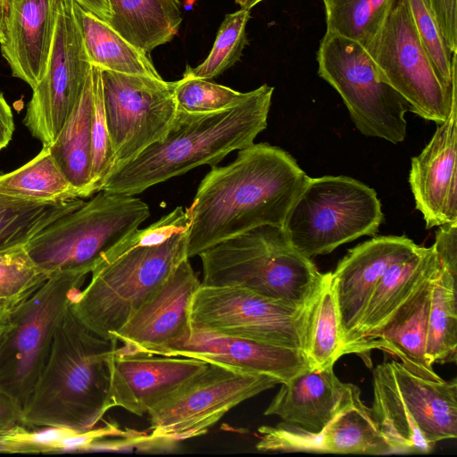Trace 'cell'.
<instances>
[{
	"mask_svg": "<svg viewBox=\"0 0 457 457\" xmlns=\"http://www.w3.org/2000/svg\"><path fill=\"white\" fill-rule=\"evenodd\" d=\"M212 168L186 209L188 258L257 227H282L310 179L293 156L267 143H253L231 163Z\"/></svg>",
	"mask_w": 457,
	"mask_h": 457,
	"instance_id": "obj_1",
	"label": "cell"
},
{
	"mask_svg": "<svg viewBox=\"0 0 457 457\" xmlns=\"http://www.w3.org/2000/svg\"><path fill=\"white\" fill-rule=\"evenodd\" d=\"M188 224L186 209L178 206L121 240L92 269L71 303L74 315L98 336L115 339L112 334L188 258Z\"/></svg>",
	"mask_w": 457,
	"mask_h": 457,
	"instance_id": "obj_2",
	"label": "cell"
},
{
	"mask_svg": "<svg viewBox=\"0 0 457 457\" xmlns=\"http://www.w3.org/2000/svg\"><path fill=\"white\" fill-rule=\"evenodd\" d=\"M273 91L263 84L237 104L212 112L178 110L166 136L115 167L99 191L135 195L198 166H215L229 153L253 144L266 129Z\"/></svg>",
	"mask_w": 457,
	"mask_h": 457,
	"instance_id": "obj_3",
	"label": "cell"
},
{
	"mask_svg": "<svg viewBox=\"0 0 457 457\" xmlns=\"http://www.w3.org/2000/svg\"><path fill=\"white\" fill-rule=\"evenodd\" d=\"M117 345L86 327L70 304L22 408L25 426L94 428L112 408L109 359Z\"/></svg>",
	"mask_w": 457,
	"mask_h": 457,
	"instance_id": "obj_4",
	"label": "cell"
},
{
	"mask_svg": "<svg viewBox=\"0 0 457 457\" xmlns=\"http://www.w3.org/2000/svg\"><path fill=\"white\" fill-rule=\"evenodd\" d=\"M199 256L201 285L240 287L297 307L311 303L323 278L311 258L293 246L281 226L257 227Z\"/></svg>",
	"mask_w": 457,
	"mask_h": 457,
	"instance_id": "obj_5",
	"label": "cell"
},
{
	"mask_svg": "<svg viewBox=\"0 0 457 457\" xmlns=\"http://www.w3.org/2000/svg\"><path fill=\"white\" fill-rule=\"evenodd\" d=\"M371 416L393 453H428L457 437V379L420 378L391 361L373 370Z\"/></svg>",
	"mask_w": 457,
	"mask_h": 457,
	"instance_id": "obj_6",
	"label": "cell"
},
{
	"mask_svg": "<svg viewBox=\"0 0 457 457\" xmlns=\"http://www.w3.org/2000/svg\"><path fill=\"white\" fill-rule=\"evenodd\" d=\"M149 215L148 205L138 197L101 190L81 207L42 229L24 249L49 278L64 271L88 274Z\"/></svg>",
	"mask_w": 457,
	"mask_h": 457,
	"instance_id": "obj_7",
	"label": "cell"
},
{
	"mask_svg": "<svg viewBox=\"0 0 457 457\" xmlns=\"http://www.w3.org/2000/svg\"><path fill=\"white\" fill-rule=\"evenodd\" d=\"M384 219L376 191L345 176L310 178L282 226L308 258L330 253L362 236H375Z\"/></svg>",
	"mask_w": 457,
	"mask_h": 457,
	"instance_id": "obj_8",
	"label": "cell"
},
{
	"mask_svg": "<svg viewBox=\"0 0 457 457\" xmlns=\"http://www.w3.org/2000/svg\"><path fill=\"white\" fill-rule=\"evenodd\" d=\"M87 273L51 276L4 320L0 332V390L21 408L46 361L57 328Z\"/></svg>",
	"mask_w": 457,
	"mask_h": 457,
	"instance_id": "obj_9",
	"label": "cell"
},
{
	"mask_svg": "<svg viewBox=\"0 0 457 457\" xmlns=\"http://www.w3.org/2000/svg\"><path fill=\"white\" fill-rule=\"evenodd\" d=\"M318 74L342 97L357 129L393 144L407 136L408 103L384 79L367 49L325 33L317 52Z\"/></svg>",
	"mask_w": 457,
	"mask_h": 457,
	"instance_id": "obj_10",
	"label": "cell"
},
{
	"mask_svg": "<svg viewBox=\"0 0 457 457\" xmlns=\"http://www.w3.org/2000/svg\"><path fill=\"white\" fill-rule=\"evenodd\" d=\"M278 384L269 375L209 363L148 411L147 438L161 445L199 436L229 410Z\"/></svg>",
	"mask_w": 457,
	"mask_h": 457,
	"instance_id": "obj_11",
	"label": "cell"
},
{
	"mask_svg": "<svg viewBox=\"0 0 457 457\" xmlns=\"http://www.w3.org/2000/svg\"><path fill=\"white\" fill-rule=\"evenodd\" d=\"M310 303L297 307L240 287L200 285L191 303L190 326L303 352Z\"/></svg>",
	"mask_w": 457,
	"mask_h": 457,
	"instance_id": "obj_12",
	"label": "cell"
},
{
	"mask_svg": "<svg viewBox=\"0 0 457 457\" xmlns=\"http://www.w3.org/2000/svg\"><path fill=\"white\" fill-rule=\"evenodd\" d=\"M384 79L408 103L410 112L444 122L456 91L448 93L439 81L419 38L407 0H394L374 39L365 47Z\"/></svg>",
	"mask_w": 457,
	"mask_h": 457,
	"instance_id": "obj_13",
	"label": "cell"
},
{
	"mask_svg": "<svg viewBox=\"0 0 457 457\" xmlns=\"http://www.w3.org/2000/svg\"><path fill=\"white\" fill-rule=\"evenodd\" d=\"M102 85L114 169L166 136L178 111L176 81L102 70Z\"/></svg>",
	"mask_w": 457,
	"mask_h": 457,
	"instance_id": "obj_14",
	"label": "cell"
},
{
	"mask_svg": "<svg viewBox=\"0 0 457 457\" xmlns=\"http://www.w3.org/2000/svg\"><path fill=\"white\" fill-rule=\"evenodd\" d=\"M90 69L75 0H61L47 69L32 89L23 120L43 145H50L56 138L80 96Z\"/></svg>",
	"mask_w": 457,
	"mask_h": 457,
	"instance_id": "obj_15",
	"label": "cell"
},
{
	"mask_svg": "<svg viewBox=\"0 0 457 457\" xmlns=\"http://www.w3.org/2000/svg\"><path fill=\"white\" fill-rule=\"evenodd\" d=\"M208 364L190 357L128 352L117 347L109 359L111 407L143 416Z\"/></svg>",
	"mask_w": 457,
	"mask_h": 457,
	"instance_id": "obj_16",
	"label": "cell"
},
{
	"mask_svg": "<svg viewBox=\"0 0 457 457\" xmlns=\"http://www.w3.org/2000/svg\"><path fill=\"white\" fill-rule=\"evenodd\" d=\"M201 285L184 259L112 337L128 352L154 353L191 331L192 300Z\"/></svg>",
	"mask_w": 457,
	"mask_h": 457,
	"instance_id": "obj_17",
	"label": "cell"
},
{
	"mask_svg": "<svg viewBox=\"0 0 457 457\" xmlns=\"http://www.w3.org/2000/svg\"><path fill=\"white\" fill-rule=\"evenodd\" d=\"M256 448L262 452L387 454L393 450L361 398L338 413L320 431L287 423L262 426Z\"/></svg>",
	"mask_w": 457,
	"mask_h": 457,
	"instance_id": "obj_18",
	"label": "cell"
},
{
	"mask_svg": "<svg viewBox=\"0 0 457 457\" xmlns=\"http://www.w3.org/2000/svg\"><path fill=\"white\" fill-rule=\"evenodd\" d=\"M418 248L406 236L375 237L350 249L330 272L343 346L357 328L370 295L385 272Z\"/></svg>",
	"mask_w": 457,
	"mask_h": 457,
	"instance_id": "obj_19",
	"label": "cell"
},
{
	"mask_svg": "<svg viewBox=\"0 0 457 457\" xmlns=\"http://www.w3.org/2000/svg\"><path fill=\"white\" fill-rule=\"evenodd\" d=\"M154 354L199 359L269 375L280 383L310 369L301 350L192 328L187 336L158 349Z\"/></svg>",
	"mask_w": 457,
	"mask_h": 457,
	"instance_id": "obj_20",
	"label": "cell"
},
{
	"mask_svg": "<svg viewBox=\"0 0 457 457\" xmlns=\"http://www.w3.org/2000/svg\"><path fill=\"white\" fill-rule=\"evenodd\" d=\"M457 101L429 143L411 158V190L426 228L457 222Z\"/></svg>",
	"mask_w": 457,
	"mask_h": 457,
	"instance_id": "obj_21",
	"label": "cell"
},
{
	"mask_svg": "<svg viewBox=\"0 0 457 457\" xmlns=\"http://www.w3.org/2000/svg\"><path fill=\"white\" fill-rule=\"evenodd\" d=\"M280 384L264 415L310 432L320 431L361 398L359 387L341 381L333 366L306 370Z\"/></svg>",
	"mask_w": 457,
	"mask_h": 457,
	"instance_id": "obj_22",
	"label": "cell"
},
{
	"mask_svg": "<svg viewBox=\"0 0 457 457\" xmlns=\"http://www.w3.org/2000/svg\"><path fill=\"white\" fill-rule=\"evenodd\" d=\"M61 0H12L4 25L3 57L12 75L32 89L50 59Z\"/></svg>",
	"mask_w": 457,
	"mask_h": 457,
	"instance_id": "obj_23",
	"label": "cell"
},
{
	"mask_svg": "<svg viewBox=\"0 0 457 457\" xmlns=\"http://www.w3.org/2000/svg\"><path fill=\"white\" fill-rule=\"evenodd\" d=\"M438 267L378 334L353 345L347 353L364 356L371 350H383L398 357L412 374L433 381L443 380L426 353L431 289Z\"/></svg>",
	"mask_w": 457,
	"mask_h": 457,
	"instance_id": "obj_24",
	"label": "cell"
},
{
	"mask_svg": "<svg viewBox=\"0 0 457 457\" xmlns=\"http://www.w3.org/2000/svg\"><path fill=\"white\" fill-rule=\"evenodd\" d=\"M437 267L432 245H419L411 255L391 265L375 287L357 328L343 346L342 355L378 334Z\"/></svg>",
	"mask_w": 457,
	"mask_h": 457,
	"instance_id": "obj_25",
	"label": "cell"
},
{
	"mask_svg": "<svg viewBox=\"0 0 457 457\" xmlns=\"http://www.w3.org/2000/svg\"><path fill=\"white\" fill-rule=\"evenodd\" d=\"M107 21L129 43L150 54L178 34L183 15L179 0H107Z\"/></svg>",
	"mask_w": 457,
	"mask_h": 457,
	"instance_id": "obj_26",
	"label": "cell"
},
{
	"mask_svg": "<svg viewBox=\"0 0 457 457\" xmlns=\"http://www.w3.org/2000/svg\"><path fill=\"white\" fill-rule=\"evenodd\" d=\"M92 66V65H91ZM93 79L88 73L80 96L54 141L47 145L79 198L89 197L92 171Z\"/></svg>",
	"mask_w": 457,
	"mask_h": 457,
	"instance_id": "obj_27",
	"label": "cell"
},
{
	"mask_svg": "<svg viewBox=\"0 0 457 457\" xmlns=\"http://www.w3.org/2000/svg\"><path fill=\"white\" fill-rule=\"evenodd\" d=\"M75 9L91 65L123 74L162 78L148 54L132 46L107 21L76 1Z\"/></svg>",
	"mask_w": 457,
	"mask_h": 457,
	"instance_id": "obj_28",
	"label": "cell"
},
{
	"mask_svg": "<svg viewBox=\"0 0 457 457\" xmlns=\"http://www.w3.org/2000/svg\"><path fill=\"white\" fill-rule=\"evenodd\" d=\"M342 348L337 299L327 272L309 305L303 353L311 370L324 369L334 366Z\"/></svg>",
	"mask_w": 457,
	"mask_h": 457,
	"instance_id": "obj_29",
	"label": "cell"
},
{
	"mask_svg": "<svg viewBox=\"0 0 457 457\" xmlns=\"http://www.w3.org/2000/svg\"><path fill=\"white\" fill-rule=\"evenodd\" d=\"M0 195L34 202L79 197L54 162L47 145L23 166L0 175Z\"/></svg>",
	"mask_w": 457,
	"mask_h": 457,
	"instance_id": "obj_30",
	"label": "cell"
},
{
	"mask_svg": "<svg viewBox=\"0 0 457 457\" xmlns=\"http://www.w3.org/2000/svg\"><path fill=\"white\" fill-rule=\"evenodd\" d=\"M76 197L56 202H34L0 195V252L25 245L55 220L84 204Z\"/></svg>",
	"mask_w": 457,
	"mask_h": 457,
	"instance_id": "obj_31",
	"label": "cell"
},
{
	"mask_svg": "<svg viewBox=\"0 0 457 457\" xmlns=\"http://www.w3.org/2000/svg\"><path fill=\"white\" fill-rule=\"evenodd\" d=\"M438 264L428 318L426 353L432 365L456 363L457 359V276Z\"/></svg>",
	"mask_w": 457,
	"mask_h": 457,
	"instance_id": "obj_32",
	"label": "cell"
},
{
	"mask_svg": "<svg viewBox=\"0 0 457 457\" xmlns=\"http://www.w3.org/2000/svg\"><path fill=\"white\" fill-rule=\"evenodd\" d=\"M394 0H323L326 33L358 42L364 47L380 30Z\"/></svg>",
	"mask_w": 457,
	"mask_h": 457,
	"instance_id": "obj_33",
	"label": "cell"
},
{
	"mask_svg": "<svg viewBox=\"0 0 457 457\" xmlns=\"http://www.w3.org/2000/svg\"><path fill=\"white\" fill-rule=\"evenodd\" d=\"M49 277L31 261L23 246L0 252V320L4 322Z\"/></svg>",
	"mask_w": 457,
	"mask_h": 457,
	"instance_id": "obj_34",
	"label": "cell"
},
{
	"mask_svg": "<svg viewBox=\"0 0 457 457\" xmlns=\"http://www.w3.org/2000/svg\"><path fill=\"white\" fill-rule=\"evenodd\" d=\"M250 18V10L245 8L228 13L206 59L195 68L187 65L185 71L192 77L211 80L235 65L248 43L246 26Z\"/></svg>",
	"mask_w": 457,
	"mask_h": 457,
	"instance_id": "obj_35",
	"label": "cell"
},
{
	"mask_svg": "<svg viewBox=\"0 0 457 457\" xmlns=\"http://www.w3.org/2000/svg\"><path fill=\"white\" fill-rule=\"evenodd\" d=\"M83 431L64 427L20 425L0 436L1 453H56L81 451Z\"/></svg>",
	"mask_w": 457,
	"mask_h": 457,
	"instance_id": "obj_36",
	"label": "cell"
},
{
	"mask_svg": "<svg viewBox=\"0 0 457 457\" xmlns=\"http://www.w3.org/2000/svg\"><path fill=\"white\" fill-rule=\"evenodd\" d=\"M420 43L444 88L456 91V54L443 36L428 0H407Z\"/></svg>",
	"mask_w": 457,
	"mask_h": 457,
	"instance_id": "obj_37",
	"label": "cell"
},
{
	"mask_svg": "<svg viewBox=\"0 0 457 457\" xmlns=\"http://www.w3.org/2000/svg\"><path fill=\"white\" fill-rule=\"evenodd\" d=\"M246 93L195 78L187 73L176 81L175 100L178 110L191 113L212 112L227 109L240 102Z\"/></svg>",
	"mask_w": 457,
	"mask_h": 457,
	"instance_id": "obj_38",
	"label": "cell"
},
{
	"mask_svg": "<svg viewBox=\"0 0 457 457\" xmlns=\"http://www.w3.org/2000/svg\"><path fill=\"white\" fill-rule=\"evenodd\" d=\"M93 79V115H92V195L100 190L101 185L114 166L113 154L110 142L102 85V70L91 66Z\"/></svg>",
	"mask_w": 457,
	"mask_h": 457,
	"instance_id": "obj_39",
	"label": "cell"
},
{
	"mask_svg": "<svg viewBox=\"0 0 457 457\" xmlns=\"http://www.w3.org/2000/svg\"><path fill=\"white\" fill-rule=\"evenodd\" d=\"M432 246L440 265L457 276V222L439 226Z\"/></svg>",
	"mask_w": 457,
	"mask_h": 457,
	"instance_id": "obj_40",
	"label": "cell"
},
{
	"mask_svg": "<svg viewBox=\"0 0 457 457\" xmlns=\"http://www.w3.org/2000/svg\"><path fill=\"white\" fill-rule=\"evenodd\" d=\"M449 49L457 53L456 0H428Z\"/></svg>",
	"mask_w": 457,
	"mask_h": 457,
	"instance_id": "obj_41",
	"label": "cell"
},
{
	"mask_svg": "<svg viewBox=\"0 0 457 457\" xmlns=\"http://www.w3.org/2000/svg\"><path fill=\"white\" fill-rule=\"evenodd\" d=\"M20 425H25L21 406L0 390V436Z\"/></svg>",
	"mask_w": 457,
	"mask_h": 457,
	"instance_id": "obj_42",
	"label": "cell"
},
{
	"mask_svg": "<svg viewBox=\"0 0 457 457\" xmlns=\"http://www.w3.org/2000/svg\"><path fill=\"white\" fill-rule=\"evenodd\" d=\"M13 115L10 105L0 92V150L6 147L14 132Z\"/></svg>",
	"mask_w": 457,
	"mask_h": 457,
	"instance_id": "obj_43",
	"label": "cell"
},
{
	"mask_svg": "<svg viewBox=\"0 0 457 457\" xmlns=\"http://www.w3.org/2000/svg\"><path fill=\"white\" fill-rule=\"evenodd\" d=\"M86 10L93 12L102 20L108 21L111 15L107 0H75Z\"/></svg>",
	"mask_w": 457,
	"mask_h": 457,
	"instance_id": "obj_44",
	"label": "cell"
},
{
	"mask_svg": "<svg viewBox=\"0 0 457 457\" xmlns=\"http://www.w3.org/2000/svg\"><path fill=\"white\" fill-rule=\"evenodd\" d=\"M12 0H0V28L4 34V25Z\"/></svg>",
	"mask_w": 457,
	"mask_h": 457,
	"instance_id": "obj_45",
	"label": "cell"
},
{
	"mask_svg": "<svg viewBox=\"0 0 457 457\" xmlns=\"http://www.w3.org/2000/svg\"><path fill=\"white\" fill-rule=\"evenodd\" d=\"M264 0H248L245 9L251 10L253 7H254L256 4Z\"/></svg>",
	"mask_w": 457,
	"mask_h": 457,
	"instance_id": "obj_46",
	"label": "cell"
},
{
	"mask_svg": "<svg viewBox=\"0 0 457 457\" xmlns=\"http://www.w3.org/2000/svg\"><path fill=\"white\" fill-rule=\"evenodd\" d=\"M237 4L241 6V8H245L248 0H235Z\"/></svg>",
	"mask_w": 457,
	"mask_h": 457,
	"instance_id": "obj_47",
	"label": "cell"
},
{
	"mask_svg": "<svg viewBox=\"0 0 457 457\" xmlns=\"http://www.w3.org/2000/svg\"><path fill=\"white\" fill-rule=\"evenodd\" d=\"M4 34L0 28V44L4 43Z\"/></svg>",
	"mask_w": 457,
	"mask_h": 457,
	"instance_id": "obj_48",
	"label": "cell"
},
{
	"mask_svg": "<svg viewBox=\"0 0 457 457\" xmlns=\"http://www.w3.org/2000/svg\"><path fill=\"white\" fill-rule=\"evenodd\" d=\"M3 326H4V321L2 320H0V332L3 328Z\"/></svg>",
	"mask_w": 457,
	"mask_h": 457,
	"instance_id": "obj_49",
	"label": "cell"
}]
</instances>
